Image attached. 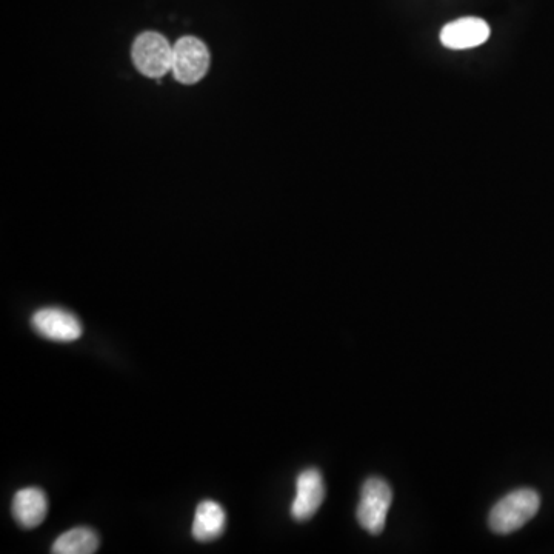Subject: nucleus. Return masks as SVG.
<instances>
[{"mask_svg": "<svg viewBox=\"0 0 554 554\" xmlns=\"http://www.w3.org/2000/svg\"><path fill=\"white\" fill-rule=\"evenodd\" d=\"M541 507V496L531 488H521L502 498L491 510L488 524L498 534H510L524 527Z\"/></svg>", "mask_w": 554, "mask_h": 554, "instance_id": "f257e3e1", "label": "nucleus"}, {"mask_svg": "<svg viewBox=\"0 0 554 554\" xmlns=\"http://www.w3.org/2000/svg\"><path fill=\"white\" fill-rule=\"evenodd\" d=\"M391 502H393V491L384 479H367L362 487L361 501L356 511V518L361 527L374 536L381 534L387 522Z\"/></svg>", "mask_w": 554, "mask_h": 554, "instance_id": "f03ea898", "label": "nucleus"}, {"mask_svg": "<svg viewBox=\"0 0 554 554\" xmlns=\"http://www.w3.org/2000/svg\"><path fill=\"white\" fill-rule=\"evenodd\" d=\"M133 62L144 76H165L173 65V47L162 34L145 31L134 41Z\"/></svg>", "mask_w": 554, "mask_h": 554, "instance_id": "7ed1b4c3", "label": "nucleus"}, {"mask_svg": "<svg viewBox=\"0 0 554 554\" xmlns=\"http://www.w3.org/2000/svg\"><path fill=\"white\" fill-rule=\"evenodd\" d=\"M210 67V53L207 45L197 37L185 36L174 44L173 70L174 77L181 84L191 85L201 81Z\"/></svg>", "mask_w": 554, "mask_h": 554, "instance_id": "20e7f679", "label": "nucleus"}, {"mask_svg": "<svg viewBox=\"0 0 554 554\" xmlns=\"http://www.w3.org/2000/svg\"><path fill=\"white\" fill-rule=\"evenodd\" d=\"M31 325L42 338L56 342H73L84 333L81 321L62 308H42L31 318Z\"/></svg>", "mask_w": 554, "mask_h": 554, "instance_id": "39448f33", "label": "nucleus"}, {"mask_svg": "<svg viewBox=\"0 0 554 554\" xmlns=\"http://www.w3.org/2000/svg\"><path fill=\"white\" fill-rule=\"evenodd\" d=\"M325 499V484L321 471H302L296 481V496L291 504V516L294 521L304 522L313 518Z\"/></svg>", "mask_w": 554, "mask_h": 554, "instance_id": "423d86ee", "label": "nucleus"}, {"mask_svg": "<svg viewBox=\"0 0 554 554\" xmlns=\"http://www.w3.org/2000/svg\"><path fill=\"white\" fill-rule=\"evenodd\" d=\"M491 28L479 17H462L450 22L441 31V44L448 50H471L490 39Z\"/></svg>", "mask_w": 554, "mask_h": 554, "instance_id": "0eeeda50", "label": "nucleus"}, {"mask_svg": "<svg viewBox=\"0 0 554 554\" xmlns=\"http://www.w3.org/2000/svg\"><path fill=\"white\" fill-rule=\"evenodd\" d=\"M11 510H13L14 519L21 527H37L44 522L45 516H47V496L41 488H22L14 494Z\"/></svg>", "mask_w": 554, "mask_h": 554, "instance_id": "6e6552de", "label": "nucleus"}, {"mask_svg": "<svg viewBox=\"0 0 554 554\" xmlns=\"http://www.w3.org/2000/svg\"><path fill=\"white\" fill-rule=\"evenodd\" d=\"M225 527H227V514L221 505L214 501H204L197 505L193 522V536L196 541H214L222 536Z\"/></svg>", "mask_w": 554, "mask_h": 554, "instance_id": "1a4fd4ad", "label": "nucleus"}, {"mask_svg": "<svg viewBox=\"0 0 554 554\" xmlns=\"http://www.w3.org/2000/svg\"><path fill=\"white\" fill-rule=\"evenodd\" d=\"M99 548V538L91 528L77 527L65 531L53 544L54 554H93Z\"/></svg>", "mask_w": 554, "mask_h": 554, "instance_id": "9d476101", "label": "nucleus"}]
</instances>
